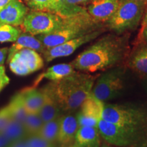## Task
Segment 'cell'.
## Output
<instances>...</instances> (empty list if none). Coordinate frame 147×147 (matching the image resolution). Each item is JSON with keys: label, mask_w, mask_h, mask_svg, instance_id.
Here are the masks:
<instances>
[{"label": "cell", "mask_w": 147, "mask_h": 147, "mask_svg": "<svg viewBox=\"0 0 147 147\" xmlns=\"http://www.w3.org/2000/svg\"><path fill=\"white\" fill-rule=\"evenodd\" d=\"M122 0H93L87 8L89 15L98 22L107 21L118 9Z\"/></svg>", "instance_id": "cell-13"}, {"label": "cell", "mask_w": 147, "mask_h": 147, "mask_svg": "<svg viewBox=\"0 0 147 147\" xmlns=\"http://www.w3.org/2000/svg\"><path fill=\"white\" fill-rule=\"evenodd\" d=\"M76 69L74 68L71 63H59L48 68L45 72L38 77L35 85L38 84L42 79H48L51 81H56L61 80L64 77L71 74Z\"/></svg>", "instance_id": "cell-20"}, {"label": "cell", "mask_w": 147, "mask_h": 147, "mask_svg": "<svg viewBox=\"0 0 147 147\" xmlns=\"http://www.w3.org/2000/svg\"><path fill=\"white\" fill-rule=\"evenodd\" d=\"M45 95L43 105L39 112V115L44 123L53 120L59 117L61 109L52 91L48 85L42 89Z\"/></svg>", "instance_id": "cell-16"}, {"label": "cell", "mask_w": 147, "mask_h": 147, "mask_svg": "<svg viewBox=\"0 0 147 147\" xmlns=\"http://www.w3.org/2000/svg\"><path fill=\"white\" fill-rule=\"evenodd\" d=\"M95 76L76 70L61 80L51 81L48 87L52 91L61 111L72 113L80 108L91 93Z\"/></svg>", "instance_id": "cell-3"}, {"label": "cell", "mask_w": 147, "mask_h": 147, "mask_svg": "<svg viewBox=\"0 0 147 147\" xmlns=\"http://www.w3.org/2000/svg\"><path fill=\"white\" fill-rule=\"evenodd\" d=\"M102 119L116 124L112 142L118 147H147V103L104 102Z\"/></svg>", "instance_id": "cell-1"}, {"label": "cell", "mask_w": 147, "mask_h": 147, "mask_svg": "<svg viewBox=\"0 0 147 147\" xmlns=\"http://www.w3.org/2000/svg\"><path fill=\"white\" fill-rule=\"evenodd\" d=\"M128 65L132 70L147 76V45L138 47L130 55Z\"/></svg>", "instance_id": "cell-19"}, {"label": "cell", "mask_w": 147, "mask_h": 147, "mask_svg": "<svg viewBox=\"0 0 147 147\" xmlns=\"http://www.w3.org/2000/svg\"><path fill=\"white\" fill-rule=\"evenodd\" d=\"M145 5L134 0H122L115 13L106 21L108 27L117 34L136 29L142 19Z\"/></svg>", "instance_id": "cell-6"}, {"label": "cell", "mask_w": 147, "mask_h": 147, "mask_svg": "<svg viewBox=\"0 0 147 147\" xmlns=\"http://www.w3.org/2000/svg\"><path fill=\"white\" fill-rule=\"evenodd\" d=\"M93 0H61V2L67 5H74V6H81V5L90 3Z\"/></svg>", "instance_id": "cell-29"}, {"label": "cell", "mask_w": 147, "mask_h": 147, "mask_svg": "<svg viewBox=\"0 0 147 147\" xmlns=\"http://www.w3.org/2000/svg\"><path fill=\"white\" fill-rule=\"evenodd\" d=\"M21 93L27 113H39L45 100V95L42 89L38 90L32 87L25 89Z\"/></svg>", "instance_id": "cell-18"}, {"label": "cell", "mask_w": 147, "mask_h": 147, "mask_svg": "<svg viewBox=\"0 0 147 147\" xmlns=\"http://www.w3.org/2000/svg\"><path fill=\"white\" fill-rule=\"evenodd\" d=\"M101 28L100 22L91 18L86 11L65 18L64 25L55 32L35 36L47 49Z\"/></svg>", "instance_id": "cell-4"}, {"label": "cell", "mask_w": 147, "mask_h": 147, "mask_svg": "<svg viewBox=\"0 0 147 147\" xmlns=\"http://www.w3.org/2000/svg\"><path fill=\"white\" fill-rule=\"evenodd\" d=\"M28 147H55L53 143L44 139L39 135L29 136L25 138Z\"/></svg>", "instance_id": "cell-26"}, {"label": "cell", "mask_w": 147, "mask_h": 147, "mask_svg": "<svg viewBox=\"0 0 147 147\" xmlns=\"http://www.w3.org/2000/svg\"><path fill=\"white\" fill-rule=\"evenodd\" d=\"M23 1L32 10L53 12L63 18L70 17L86 11L82 6L67 5L61 1L57 2L55 0H23Z\"/></svg>", "instance_id": "cell-11"}, {"label": "cell", "mask_w": 147, "mask_h": 147, "mask_svg": "<svg viewBox=\"0 0 147 147\" xmlns=\"http://www.w3.org/2000/svg\"><path fill=\"white\" fill-rule=\"evenodd\" d=\"M101 147H118V146H113V145H110V144H108V143H107V144H103V145H102V146H101Z\"/></svg>", "instance_id": "cell-39"}, {"label": "cell", "mask_w": 147, "mask_h": 147, "mask_svg": "<svg viewBox=\"0 0 147 147\" xmlns=\"http://www.w3.org/2000/svg\"><path fill=\"white\" fill-rule=\"evenodd\" d=\"M78 128L79 125L76 116L71 113L61 116L57 142L63 146L74 143Z\"/></svg>", "instance_id": "cell-14"}, {"label": "cell", "mask_w": 147, "mask_h": 147, "mask_svg": "<svg viewBox=\"0 0 147 147\" xmlns=\"http://www.w3.org/2000/svg\"><path fill=\"white\" fill-rule=\"evenodd\" d=\"M11 70L19 76H26L39 70L44 65V60L37 51L22 49L8 57Z\"/></svg>", "instance_id": "cell-8"}, {"label": "cell", "mask_w": 147, "mask_h": 147, "mask_svg": "<svg viewBox=\"0 0 147 147\" xmlns=\"http://www.w3.org/2000/svg\"><path fill=\"white\" fill-rule=\"evenodd\" d=\"M104 102L97 100L92 93L80 106V110L77 114L79 127H97L102 119Z\"/></svg>", "instance_id": "cell-10"}, {"label": "cell", "mask_w": 147, "mask_h": 147, "mask_svg": "<svg viewBox=\"0 0 147 147\" xmlns=\"http://www.w3.org/2000/svg\"><path fill=\"white\" fill-rule=\"evenodd\" d=\"M134 1H137V2L144 3V4H145V5H146L147 3V0H134Z\"/></svg>", "instance_id": "cell-37"}, {"label": "cell", "mask_w": 147, "mask_h": 147, "mask_svg": "<svg viewBox=\"0 0 147 147\" xmlns=\"http://www.w3.org/2000/svg\"><path fill=\"white\" fill-rule=\"evenodd\" d=\"M63 147H80L78 145L75 144V143H74V144H69V145H67V146H65Z\"/></svg>", "instance_id": "cell-38"}, {"label": "cell", "mask_w": 147, "mask_h": 147, "mask_svg": "<svg viewBox=\"0 0 147 147\" xmlns=\"http://www.w3.org/2000/svg\"><path fill=\"white\" fill-rule=\"evenodd\" d=\"M125 69L114 67L101 74L92 89V94L97 100L108 102L122 94L125 87Z\"/></svg>", "instance_id": "cell-5"}, {"label": "cell", "mask_w": 147, "mask_h": 147, "mask_svg": "<svg viewBox=\"0 0 147 147\" xmlns=\"http://www.w3.org/2000/svg\"><path fill=\"white\" fill-rule=\"evenodd\" d=\"M23 124L27 137L29 136L38 135L44 122L40 117L39 113H27Z\"/></svg>", "instance_id": "cell-24"}, {"label": "cell", "mask_w": 147, "mask_h": 147, "mask_svg": "<svg viewBox=\"0 0 147 147\" xmlns=\"http://www.w3.org/2000/svg\"><path fill=\"white\" fill-rule=\"evenodd\" d=\"M8 147H28L27 144L25 141V139L21 140L15 141V142H11L8 145Z\"/></svg>", "instance_id": "cell-30"}, {"label": "cell", "mask_w": 147, "mask_h": 147, "mask_svg": "<svg viewBox=\"0 0 147 147\" xmlns=\"http://www.w3.org/2000/svg\"><path fill=\"white\" fill-rule=\"evenodd\" d=\"M8 107L12 118L23 123L27 117V113L24 104L23 97L21 92L16 94L12 99L10 104L8 105Z\"/></svg>", "instance_id": "cell-22"}, {"label": "cell", "mask_w": 147, "mask_h": 147, "mask_svg": "<svg viewBox=\"0 0 147 147\" xmlns=\"http://www.w3.org/2000/svg\"><path fill=\"white\" fill-rule=\"evenodd\" d=\"M143 85H144L145 89L147 91V76H145V78L143 80Z\"/></svg>", "instance_id": "cell-36"}, {"label": "cell", "mask_w": 147, "mask_h": 147, "mask_svg": "<svg viewBox=\"0 0 147 147\" xmlns=\"http://www.w3.org/2000/svg\"><path fill=\"white\" fill-rule=\"evenodd\" d=\"M22 32L21 29L10 25H0V42H15Z\"/></svg>", "instance_id": "cell-25"}, {"label": "cell", "mask_w": 147, "mask_h": 147, "mask_svg": "<svg viewBox=\"0 0 147 147\" xmlns=\"http://www.w3.org/2000/svg\"><path fill=\"white\" fill-rule=\"evenodd\" d=\"M65 20L53 12L32 10L27 12L20 27L23 32L38 36L57 30L64 25Z\"/></svg>", "instance_id": "cell-7"}, {"label": "cell", "mask_w": 147, "mask_h": 147, "mask_svg": "<svg viewBox=\"0 0 147 147\" xmlns=\"http://www.w3.org/2000/svg\"><path fill=\"white\" fill-rule=\"evenodd\" d=\"M12 1V0H0V10Z\"/></svg>", "instance_id": "cell-35"}, {"label": "cell", "mask_w": 147, "mask_h": 147, "mask_svg": "<svg viewBox=\"0 0 147 147\" xmlns=\"http://www.w3.org/2000/svg\"><path fill=\"white\" fill-rule=\"evenodd\" d=\"M102 138L97 127H79L74 143L80 147H101Z\"/></svg>", "instance_id": "cell-15"}, {"label": "cell", "mask_w": 147, "mask_h": 147, "mask_svg": "<svg viewBox=\"0 0 147 147\" xmlns=\"http://www.w3.org/2000/svg\"><path fill=\"white\" fill-rule=\"evenodd\" d=\"M22 49H32L41 53H43L46 50L42 42L36 36L25 32L21 33L17 40L14 42V45L9 49L8 57Z\"/></svg>", "instance_id": "cell-17"}, {"label": "cell", "mask_w": 147, "mask_h": 147, "mask_svg": "<svg viewBox=\"0 0 147 147\" xmlns=\"http://www.w3.org/2000/svg\"><path fill=\"white\" fill-rule=\"evenodd\" d=\"M140 38L144 40L147 42V26L143 29L141 32H140Z\"/></svg>", "instance_id": "cell-33"}, {"label": "cell", "mask_w": 147, "mask_h": 147, "mask_svg": "<svg viewBox=\"0 0 147 147\" xmlns=\"http://www.w3.org/2000/svg\"><path fill=\"white\" fill-rule=\"evenodd\" d=\"M147 26V10L146 14L144 16V18H143L142 22V26H141V29H140V32L144 29L145 27Z\"/></svg>", "instance_id": "cell-34"}, {"label": "cell", "mask_w": 147, "mask_h": 147, "mask_svg": "<svg viewBox=\"0 0 147 147\" xmlns=\"http://www.w3.org/2000/svg\"><path fill=\"white\" fill-rule=\"evenodd\" d=\"M128 42L127 35H105L84 49L71 63L76 70L87 73L110 69L125 59Z\"/></svg>", "instance_id": "cell-2"}, {"label": "cell", "mask_w": 147, "mask_h": 147, "mask_svg": "<svg viewBox=\"0 0 147 147\" xmlns=\"http://www.w3.org/2000/svg\"><path fill=\"white\" fill-rule=\"evenodd\" d=\"M1 133L8 138L10 143L27 138V134L23 124L12 118L10 119Z\"/></svg>", "instance_id": "cell-21"}, {"label": "cell", "mask_w": 147, "mask_h": 147, "mask_svg": "<svg viewBox=\"0 0 147 147\" xmlns=\"http://www.w3.org/2000/svg\"><path fill=\"white\" fill-rule=\"evenodd\" d=\"M28 12V7L23 1L12 0L0 10V25L20 27Z\"/></svg>", "instance_id": "cell-12"}, {"label": "cell", "mask_w": 147, "mask_h": 147, "mask_svg": "<svg viewBox=\"0 0 147 147\" xmlns=\"http://www.w3.org/2000/svg\"><path fill=\"white\" fill-rule=\"evenodd\" d=\"M8 53V49L7 48L0 49V65H2V64L4 63V61Z\"/></svg>", "instance_id": "cell-32"}, {"label": "cell", "mask_w": 147, "mask_h": 147, "mask_svg": "<svg viewBox=\"0 0 147 147\" xmlns=\"http://www.w3.org/2000/svg\"><path fill=\"white\" fill-rule=\"evenodd\" d=\"M11 119L12 117L8 106L0 110V132L3 131Z\"/></svg>", "instance_id": "cell-27"}, {"label": "cell", "mask_w": 147, "mask_h": 147, "mask_svg": "<svg viewBox=\"0 0 147 147\" xmlns=\"http://www.w3.org/2000/svg\"><path fill=\"white\" fill-rule=\"evenodd\" d=\"M103 32H104V29L102 28L97 29L89 34L68 40L56 47L47 49L42 54L44 55L46 61L47 62H50L55 59L68 57L72 55L77 49L82 47V45L96 39Z\"/></svg>", "instance_id": "cell-9"}, {"label": "cell", "mask_w": 147, "mask_h": 147, "mask_svg": "<svg viewBox=\"0 0 147 147\" xmlns=\"http://www.w3.org/2000/svg\"><path fill=\"white\" fill-rule=\"evenodd\" d=\"M60 117L44 123L38 135L47 141L55 144L57 141L59 130Z\"/></svg>", "instance_id": "cell-23"}, {"label": "cell", "mask_w": 147, "mask_h": 147, "mask_svg": "<svg viewBox=\"0 0 147 147\" xmlns=\"http://www.w3.org/2000/svg\"><path fill=\"white\" fill-rule=\"evenodd\" d=\"M10 142L3 134L0 132V147H8Z\"/></svg>", "instance_id": "cell-31"}, {"label": "cell", "mask_w": 147, "mask_h": 147, "mask_svg": "<svg viewBox=\"0 0 147 147\" xmlns=\"http://www.w3.org/2000/svg\"><path fill=\"white\" fill-rule=\"evenodd\" d=\"M9 83V78L5 71L3 65H0V91Z\"/></svg>", "instance_id": "cell-28"}, {"label": "cell", "mask_w": 147, "mask_h": 147, "mask_svg": "<svg viewBox=\"0 0 147 147\" xmlns=\"http://www.w3.org/2000/svg\"><path fill=\"white\" fill-rule=\"evenodd\" d=\"M55 1H56L57 2H58V3H60V2H61V0H55Z\"/></svg>", "instance_id": "cell-40"}]
</instances>
